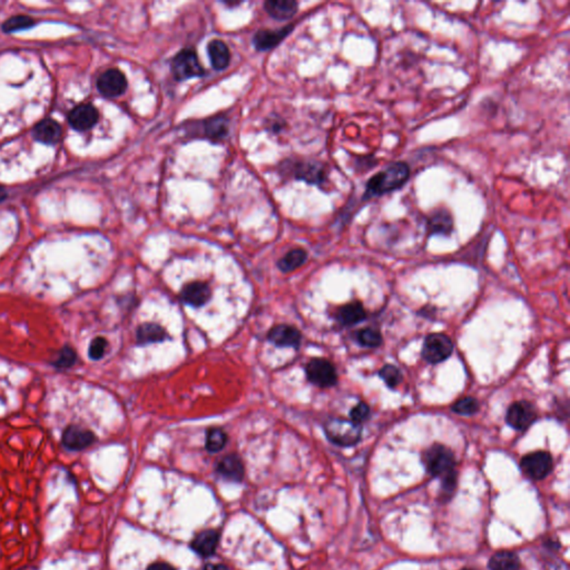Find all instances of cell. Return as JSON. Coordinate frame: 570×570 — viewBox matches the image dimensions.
Segmentation results:
<instances>
[{"label": "cell", "mask_w": 570, "mask_h": 570, "mask_svg": "<svg viewBox=\"0 0 570 570\" xmlns=\"http://www.w3.org/2000/svg\"><path fill=\"white\" fill-rule=\"evenodd\" d=\"M424 464L431 476L442 479V490L453 494L457 485L456 459L453 451L444 444H433L424 453Z\"/></svg>", "instance_id": "cell-1"}, {"label": "cell", "mask_w": 570, "mask_h": 570, "mask_svg": "<svg viewBox=\"0 0 570 570\" xmlns=\"http://www.w3.org/2000/svg\"><path fill=\"white\" fill-rule=\"evenodd\" d=\"M409 177L410 168L406 162L391 163L367 181L362 200L369 201L397 191L408 182Z\"/></svg>", "instance_id": "cell-2"}, {"label": "cell", "mask_w": 570, "mask_h": 570, "mask_svg": "<svg viewBox=\"0 0 570 570\" xmlns=\"http://www.w3.org/2000/svg\"><path fill=\"white\" fill-rule=\"evenodd\" d=\"M326 438L340 447H351L358 444L362 437L361 424L353 421L333 418L324 424Z\"/></svg>", "instance_id": "cell-3"}, {"label": "cell", "mask_w": 570, "mask_h": 570, "mask_svg": "<svg viewBox=\"0 0 570 570\" xmlns=\"http://www.w3.org/2000/svg\"><path fill=\"white\" fill-rule=\"evenodd\" d=\"M172 73L179 82L190 80L194 77L203 76L205 73L203 66L201 65L196 52L192 48H185L176 54L171 64Z\"/></svg>", "instance_id": "cell-4"}, {"label": "cell", "mask_w": 570, "mask_h": 570, "mask_svg": "<svg viewBox=\"0 0 570 570\" xmlns=\"http://www.w3.org/2000/svg\"><path fill=\"white\" fill-rule=\"evenodd\" d=\"M306 378L319 388H331L338 383L334 365L323 358H313L306 367Z\"/></svg>", "instance_id": "cell-5"}, {"label": "cell", "mask_w": 570, "mask_h": 570, "mask_svg": "<svg viewBox=\"0 0 570 570\" xmlns=\"http://www.w3.org/2000/svg\"><path fill=\"white\" fill-rule=\"evenodd\" d=\"M453 352V340L444 333H432L424 340L422 356L432 365L444 362Z\"/></svg>", "instance_id": "cell-6"}, {"label": "cell", "mask_w": 570, "mask_h": 570, "mask_svg": "<svg viewBox=\"0 0 570 570\" xmlns=\"http://www.w3.org/2000/svg\"><path fill=\"white\" fill-rule=\"evenodd\" d=\"M521 467L530 479L543 480L553 471V457L546 451H536L521 459Z\"/></svg>", "instance_id": "cell-7"}, {"label": "cell", "mask_w": 570, "mask_h": 570, "mask_svg": "<svg viewBox=\"0 0 570 570\" xmlns=\"http://www.w3.org/2000/svg\"><path fill=\"white\" fill-rule=\"evenodd\" d=\"M537 419V412L532 403L528 401H518L509 407L505 415V422L509 426L518 430L525 431L535 422Z\"/></svg>", "instance_id": "cell-8"}, {"label": "cell", "mask_w": 570, "mask_h": 570, "mask_svg": "<svg viewBox=\"0 0 570 570\" xmlns=\"http://www.w3.org/2000/svg\"><path fill=\"white\" fill-rule=\"evenodd\" d=\"M98 89L105 98H118L127 89L126 77L118 69H109L98 77Z\"/></svg>", "instance_id": "cell-9"}, {"label": "cell", "mask_w": 570, "mask_h": 570, "mask_svg": "<svg viewBox=\"0 0 570 570\" xmlns=\"http://www.w3.org/2000/svg\"><path fill=\"white\" fill-rule=\"evenodd\" d=\"M96 441V435L91 430L80 426H67L62 435V444L64 448L71 451H80L91 447Z\"/></svg>", "instance_id": "cell-10"}, {"label": "cell", "mask_w": 570, "mask_h": 570, "mask_svg": "<svg viewBox=\"0 0 570 570\" xmlns=\"http://www.w3.org/2000/svg\"><path fill=\"white\" fill-rule=\"evenodd\" d=\"M292 172L295 179L315 185H322L328 177L326 166L322 163L315 161L297 162L293 165Z\"/></svg>", "instance_id": "cell-11"}, {"label": "cell", "mask_w": 570, "mask_h": 570, "mask_svg": "<svg viewBox=\"0 0 570 570\" xmlns=\"http://www.w3.org/2000/svg\"><path fill=\"white\" fill-rule=\"evenodd\" d=\"M268 340L279 347L299 349L302 341V334L295 326L277 324L269 331Z\"/></svg>", "instance_id": "cell-12"}, {"label": "cell", "mask_w": 570, "mask_h": 570, "mask_svg": "<svg viewBox=\"0 0 570 570\" xmlns=\"http://www.w3.org/2000/svg\"><path fill=\"white\" fill-rule=\"evenodd\" d=\"M100 118L98 109L89 104H82L71 109L68 115V122L73 130L85 132L96 125Z\"/></svg>", "instance_id": "cell-13"}, {"label": "cell", "mask_w": 570, "mask_h": 570, "mask_svg": "<svg viewBox=\"0 0 570 570\" xmlns=\"http://www.w3.org/2000/svg\"><path fill=\"white\" fill-rule=\"evenodd\" d=\"M212 297V290L205 282L187 283L181 291V300L193 308H201L205 306Z\"/></svg>", "instance_id": "cell-14"}, {"label": "cell", "mask_w": 570, "mask_h": 570, "mask_svg": "<svg viewBox=\"0 0 570 570\" xmlns=\"http://www.w3.org/2000/svg\"><path fill=\"white\" fill-rule=\"evenodd\" d=\"M453 229V216L447 209H435L426 220V232L429 236H449Z\"/></svg>", "instance_id": "cell-15"}, {"label": "cell", "mask_w": 570, "mask_h": 570, "mask_svg": "<svg viewBox=\"0 0 570 570\" xmlns=\"http://www.w3.org/2000/svg\"><path fill=\"white\" fill-rule=\"evenodd\" d=\"M293 30V25L290 26L283 27L282 30H259L258 33L254 35L253 38V44L255 46L258 50H270L272 48L277 47V45L283 41V39L288 36Z\"/></svg>", "instance_id": "cell-16"}, {"label": "cell", "mask_w": 570, "mask_h": 570, "mask_svg": "<svg viewBox=\"0 0 570 570\" xmlns=\"http://www.w3.org/2000/svg\"><path fill=\"white\" fill-rule=\"evenodd\" d=\"M216 471L220 476L232 481H242L244 478V466L238 455H227L216 464Z\"/></svg>", "instance_id": "cell-17"}, {"label": "cell", "mask_w": 570, "mask_h": 570, "mask_svg": "<svg viewBox=\"0 0 570 570\" xmlns=\"http://www.w3.org/2000/svg\"><path fill=\"white\" fill-rule=\"evenodd\" d=\"M62 127L57 122L47 118L39 122L34 128V139L43 144L55 145L62 139Z\"/></svg>", "instance_id": "cell-18"}, {"label": "cell", "mask_w": 570, "mask_h": 570, "mask_svg": "<svg viewBox=\"0 0 570 570\" xmlns=\"http://www.w3.org/2000/svg\"><path fill=\"white\" fill-rule=\"evenodd\" d=\"M367 319V312L361 302L347 303L337 312V320L344 326H356Z\"/></svg>", "instance_id": "cell-19"}, {"label": "cell", "mask_w": 570, "mask_h": 570, "mask_svg": "<svg viewBox=\"0 0 570 570\" xmlns=\"http://www.w3.org/2000/svg\"><path fill=\"white\" fill-rule=\"evenodd\" d=\"M168 339V333L163 326L157 323H143L136 330V342L139 345L159 343Z\"/></svg>", "instance_id": "cell-20"}, {"label": "cell", "mask_w": 570, "mask_h": 570, "mask_svg": "<svg viewBox=\"0 0 570 570\" xmlns=\"http://www.w3.org/2000/svg\"><path fill=\"white\" fill-rule=\"evenodd\" d=\"M218 539H220V536L218 532L205 530L193 539L191 545L192 549L198 555L209 557V556H212L218 548Z\"/></svg>", "instance_id": "cell-21"}, {"label": "cell", "mask_w": 570, "mask_h": 570, "mask_svg": "<svg viewBox=\"0 0 570 570\" xmlns=\"http://www.w3.org/2000/svg\"><path fill=\"white\" fill-rule=\"evenodd\" d=\"M265 12L277 21H288L297 12V3L292 0H270L264 3Z\"/></svg>", "instance_id": "cell-22"}, {"label": "cell", "mask_w": 570, "mask_h": 570, "mask_svg": "<svg viewBox=\"0 0 570 570\" xmlns=\"http://www.w3.org/2000/svg\"><path fill=\"white\" fill-rule=\"evenodd\" d=\"M209 56L211 59V64L216 71H223L229 66L231 54L229 47L223 41L214 39L209 44Z\"/></svg>", "instance_id": "cell-23"}, {"label": "cell", "mask_w": 570, "mask_h": 570, "mask_svg": "<svg viewBox=\"0 0 570 570\" xmlns=\"http://www.w3.org/2000/svg\"><path fill=\"white\" fill-rule=\"evenodd\" d=\"M521 559L512 551L494 554L489 560L490 570H521Z\"/></svg>", "instance_id": "cell-24"}, {"label": "cell", "mask_w": 570, "mask_h": 570, "mask_svg": "<svg viewBox=\"0 0 570 570\" xmlns=\"http://www.w3.org/2000/svg\"><path fill=\"white\" fill-rule=\"evenodd\" d=\"M308 259V253L303 249H294L286 253L282 259L277 263L280 270L283 273H290L297 269L301 268Z\"/></svg>", "instance_id": "cell-25"}, {"label": "cell", "mask_w": 570, "mask_h": 570, "mask_svg": "<svg viewBox=\"0 0 570 570\" xmlns=\"http://www.w3.org/2000/svg\"><path fill=\"white\" fill-rule=\"evenodd\" d=\"M227 444V432L220 428H211L206 432L205 448L209 453H216Z\"/></svg>", "instance_id": "cell-26"}, {"label": "cell", "mask_w": 570, "mask_h": 570, "mask_svg": "<svg viewBox=\"0 0 570 570\" xmlns=\"http://www.w3.org/2000/svg\"><path fill=\"white\" fill-rule=\"evenodd\" d=\"M205 134L207 137L213 139H222L227 135L229 132V123L225 117L211 118L206 122Z\"/></svg>", "instance_id": "cell-27"}, {"label": "cell", "mask_w": 570, "mask_h": 570, "mask_svg": "<svg viewBox=\"0 0 570 570\" xmlns=\"http://www.w3.org/2000/svg\"><path fill=\"white\" fill-rule=\"evenodd\" d=\"M35 25L33 18L28 16H14L9 18L3 24V30L5 33H14L19 30H30Z\"/></svg>", "instance_id": "cell-28"}, {"label": "cell", "mask_w": 570, "mask_h": 570, "mask_svg": "<svg viewBox=\"0 0 570 570\" xmlns=\"http://www.w3.org/2000/svg\"><path fill=\"white\" fill-rule=\"evenodd\" d=\"M358 343L367 347H378L383 344V335L378 330L372 328L362 329L356 333Z\"/></svg>", "instance_id": "cell-29"}, {"label": "cell", "mask_w": 570, "mask_h": 570, "mask_svg": "<svg viewBox=\"0 0 570 570\" xmlns=\"http://www.w3.org/2000/svg\"><path fill=\"white\" fill-rule=\"evenodd\" d=\"M479 401L473 397H466L453 403V411L458 415H472L479 411Z\"/></svg>", "instance_id": "cell-30"}, {"label": "cell", "mask_w": 570, "mask_h": 570, "mask_svg": "<svg viewBox=\"0 0 570 570\" xmlns=\"http://www.w3.org/2000/svg\"><path fill=\"white\" fill-rule=\"evenodd\" d=\"M379 376L385 381V385H388L389 388L392 389L399 385L401 380H402L401 371L396 365H385V367H381Z\"/></svg>", "instance_id": "cell-31"}, {"label": "cell", "mask_w": 570, "mask_h": 570, "mask_svg": "<svg viewBox=\"0 0 570 570\" xmlns=\"http://www.w3.org/2000/svg\"><path fill=\"white\" fill-rule=\"evenodd\" d=\"M77 361L76 351L73 350V347H62V350L59 351L58 356H57L56 361L54 362V365L57 369H69L73 367Z\"/></svg>", "instance_id": "cell-32"}, {"label": "cell", "mask_w": 570, "mask_h": 570, "mask_svg": "<svg viewBox=\"0 0 570 570\" xmlns=\"http://www.w3.org/2000/svg\"><path fill=\"white\" fill-rule=\"evenodd\" d=\"M107 347H109V343H107L106 339L102 338V337L95 338L94 340L91 342V345H89V358H91V360H94V361H98V360H100V358L105 356Z\"/></svg>", "instance_id": "cell-33"}, {"label": "cell", "mask_w": 570, "mask_h": 570, "mask_svg": "<svg viewBox=\"0 0 570 570\" xmlns=\"http://www.w3.org/2000/svg\"><path fill=\"white\" fill-rule=\"evenodd\" d=\"M370 417V408L367 403L360 402L351 410V421L354 424H362Z\"/></svg>", "instance_id": "cell-34"}, {"label": "cell", "mask_w": 570, "mask_h": 570, "mask_svg": "<svg viewBox=\"0 0 570 570\" xmlns=\"http://www.w3.org/2000/svg\"><path fill=\"white\" fill-rule=\"evenodd\" d=\"M147 570H175V569H174L173 566H171V565L168 564V562H154V564L150 565V567L147 568Z\"/></svg>", "instance_id": "cell-35"}, {"label": "cell", "mask_w": 570, "mask_h": 570, "mask_svg": "<svg viewBox=\"0 0 570 570\" xmlns=\"http://www.w3.org/2000/svg\"><path fill=\"white\" fill-rule=\"evenodd\" d=\"M204 570H229L227 567H225L224 565L222 564H207L206 565L205 567H204Z\"/></svg>", "instance_id": "cell-36"}, {"label": "cell", "mask_w": 570, "mask_h": 570, "mask_svg": "<svg viewBox=\"0 0 570 570\" xmlns=\"http://www.w3.org/2000/svg\"><path fill=\"white\" fill-rule=\"evenodd\" d=\"M7 198V191L3 186H0V203Z\"/></svg>", "instance_id": "cell-37"}, {"label": "cell", "mask_w": 570, "mask_h": 570, "mask_svg": "<svg viewBox=\"0 0 570 570\" xmlns=\"http://www.w3.org/2000/svg\"><path fill=\"white\" fill-rule=\"evenodd\" d=\"M464 570H467V569H464Z\"/></svg>", "instance_id": "cell-38"}]
</instances>
